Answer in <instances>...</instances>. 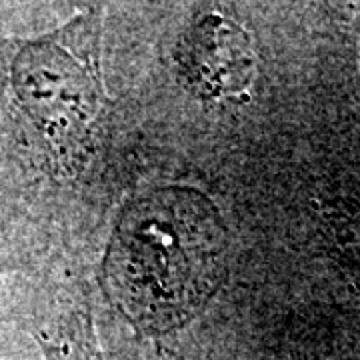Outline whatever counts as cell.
Here are the masks:
<instances>
[{
    "instance_id": "1",
    "label": "cell",
    "mask_w": 360,
    "mask_h": 360,
    "mask_svg": "<svg viewBox=\"0 0 360 360\" xmlns=\"http://www.w3.org/2000/svg\"><path fill=\"white\" fill-rule=\"evenodd\" d=\"M101 42L98 6L39 37H0V134L52 179L80 176L98 150Z\"/></svg>"
},
{
    "instance_id": "2",
    "label": "cell",
    "mask_w": 360,
    "mask_h": 360,
    "mask_svg": "<svg viewBox=\"0 0 360 360\" xmlns=\"http://www.w3.org/2000/svg\"><path fill=\"white\" fill-rule=\"evenodd\" d=\"M224 250V222L205 194L160 188L118 214L104 257V290L132 326L165 335L217 292Z\"/></svg>"
},
{
    "instance_id": "3",
    "label": "cell",
    "mask_w": 360,
    "mask_h": 360,
    "mask_svg": "<svg viewBox=\"0 0 360 360\" xmlns=\"http://www.w3.org/2000/svg\"><path fill=\"white\" fill-rule=\"evenodd\" d=\"M193 84L208 96H231L252 78V51L245 32L219 16H208L193 28L188 40Z\"/></svg>"
},
{
    "instance_id": "4",
    "label": "cell",
    "mask_w": 360,
    "mask_h": 360,
    "mask_svg": "<svg viewBox=\"0 0 360 360\" xmlns=\"http://www.w3.org/2000/svg\"><path fill=\"white\" fill-rule=\"evenodd\" d=\"M34 338L46 360H104L86 298L40 322Z\"/></svg>"
}]
</instances>
